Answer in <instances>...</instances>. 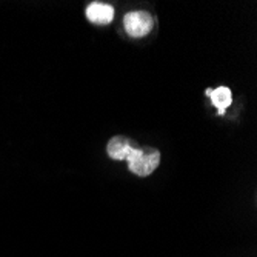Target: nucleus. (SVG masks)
<instances>
[{"mask_svg": "<svg viewBox=\"0 0 257 257\" xmlns=\"http://www.w3.org/2000/svg\"><path fill=\"white\" fill-rule=\"evenodd\" d=\"M139 148L133 140L126 139V137H112L108 144V154L111 159L114 160H126L131 153Z\"/></svg>", "mask_w": 257, "mask_h": 257, "instance_id": "7ed1b4c3", "label": "nucleus"}, {"mask_svg": "<svg viewBox=\"0 0 257 257\" xmlns=\"http://www.w3.org/2000/svg\"><path fill=\"white\" fill-rule=\"evenodd\" d=\"M126 160H128V167L131 173L140 177H145V176H150L157 168L160 162V154L157 150L148 148V147L136 148Z\"/></svg>", "mask_w": 257, "mask_h": 257, "instance_id": "f257e3e1", "label": "nucleus"}, {"mask_svg": "<svg viewBox=\"0 0 257 257\" xmlns=\"http://www.w3.org/2000/svg\"><path fill=\"white\" fill-rule=\"evenodd\" d=\"M114 17V8L106 4L94 2L86 8V19L96 25H108Z\"/></svg>", "mask_w": 257, "mask_h": 257, "instance_id": "20e7f679", "label": "nucleus"}, {"mask_svg": "<svg viewBox=\"0 0 257 257\" xmlns=\"http://www.w3.org/2000/svg\"><path fill=\"white\" fill-rule=\"evenodd\" d=\"M123 27L131 37H144L153 30V17L147 11H131L123 17Z\"/></svg>", "mask_w": 257, "mask_h": 257, "instance_id": "f03ea898", "label": "nucleus"}, {"mask_svg": "<svg viewBox=\"0 0 257 257\" xmlns=\"http://www.w3.org/2000/svg\"><path fill=\"white\" fill-rule=\"evenodd\" d=\"M206 94H208L209 97H211L214 106H217L219 114L223 115V114H225V109L231 105V100H232L229 88L220 86V88L213 89V91H211V89H206Z\"/></svg>", "mask_w": 257, "mask_h": 257, "instance_id": "39448f33", "label": "nucleus"}]
</instances>
